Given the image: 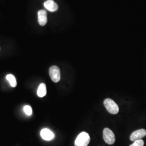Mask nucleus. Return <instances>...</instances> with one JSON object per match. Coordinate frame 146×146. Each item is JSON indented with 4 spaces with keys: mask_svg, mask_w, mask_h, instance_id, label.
<instances>
[{
    "mask_svg": "<svg viewBox=\"0 0 146 146\" xmlns=\"http://www.w3.org/2000/svg\"><path fill=\"white\" fill-rule=\"evenodd\" d=\"M90 141V137L88 134L83 131L76 137L74 145L75 146H87Z\"/></svg>",
    "mask_w": 146,
    "mask_h": 146,
    "instance_id": "obj_1",
    "label": "nucleus"
},
{
    "mask_svg": "<svg viewBox=\"0 0 146 146\" xmlns=\"http://www.w3.org/2000/svg\"><path fill=\"white\" fill-rule=\"evenodd\" d=\"M104 107L107 111L111 114H117L119 111V108L118 105L115 101L110 99H106L104 102Z\"/></svg>",
    "mask_w": 146,
    "mask_h": 146,
    "instance_id": "obj_2",
    "label": "nucleus"
},
{
    "mask_svg": "<svg viewBox=\"0 0 146 146\" xmlns=\"http://www.w3.org/2000/svg\"><path fill=\"white\" fill-rule=\"evenodd\" d=\"M49 74L50 78L54 82L57 83L61 79L60 70L58 66H52L50 67L49 70Z\"/></svg>",
    "mask_w": 146,
    "mask_h": 146,
    "instance_id": "obj_3",
    "label": "nucleus"
},
{
    "mask_svg": "<svg viewBox=\"0 0 146 146\" xmlns=\"http://www.w3.org/2000/svg\"><path fill=\"white\" fill-rule=\"evenodd\" d=\"M104 139L106 143L108 145H113L115 143V136L114 133L108 128H106L103 131Z\"/></svg>",
    "mask_w": 146,
    "mask_h": 146,
    "instance_id": "obj_4",
    "label": "nucleus"
},
{
    "mask_svg": "<svg viewBox=\"0 0 146 146\" xmlns=\"http://www.w3.org/2000/svg\"><path fill=\"white\" fill-rule=\"evenodd\" d=\"M146 135V130L144 129H141L134 131L130 136V139L131 141H137L141 140L143 137Z\"/></svg>",
    "mask_w": 146,
    "mask_h": 146,
    "instance_id": "obj_5",
    "label": "nucleus"
},
{
    "mask_svg": "<svg viewBox=\"0 0 146 146\" xmlns=\"http://www.w3.org/2000/svg\"><path fill=\"white\" fill-rule=\"evenodd\" d=\"M38 15V22L40 26H44L47 23V11L42 9L38 11L37 13Z\"/></svg>",
    "mask_w": 146,
    "mask_h": 146,
    "instance_id": "obj_6",
    "label": "nucleus"
},
{
    "mask_svg": "<svg viewBox=\"0 0 146 146\" xmlns=\"http://www.w3.org/2000/svg\"><path fill=\"white\" fill-rule=\"evenodd\" d=\"M44 7L48 11L55 12L58 11V5L53 0H47L44 3Z\"/></svg>",
    "mask_w": 146,
    "mask_h": 146,
    "instance_id": "obj_7",
    "label": "nucleus"
},
{
    "mask_svg": "<svg viewBox=\"0 0 146 146\" xmlns=\"http://www.w3.org/2000/svg\"><path fill=\"white\" fill-rule=\"evenodd\" d=\"M42 139L46 141L52 140L54 137V134L52 131L47 128H44L40 133Z\"/></svg>",
    "mask_w": 146,
    "mask_h": 146,
    "instance_id": "obj_8",
    "label": "nucleus"
},
{
    "mask_svg": "<svg viewBox=\"0 0 146 146\" xmlns=\"http://www.w3.org/2000/svg\"><path fill=\"white\" fill-rule=\"evenodd\" d=\"M47 94L46 85L44 83L40 84L37 90V95L40 98L44 97Z\"/></svg>",
    "mask_w": 146,
    "mask_h": 146,
    "instance_id": "obj_9",
    "label": "nucleus"
},
{
    "mask_svg": "<svg viewBox=\"0 0 146 146\" xmlns=\"http://www.w3.org/2000/svg\"><path fill=\"white\" fill-rule=\"evenodd\" d=\"M7 80L9 82L11 86L13 87H15L17 86V82L15 76L12 74H8L6 76Z\"/></svg>",
    "mask_w": 146,
    "mask_h": 146,
    "instance_id": "obj_10",
    "label": "nucleus"
},
{
    "mask_svg": "<svg viewBox=\"0 0 146 146\" xmlns=\"http://www.w3.org/2000/svg\"><path fill=\"white\" fill-rule=\"evenodd\" d=\"M24 112L28 116H31L32 114V109L31 107L29 106H25L23 108Z\"/></svg>",
    "mask_w": 146,
    "mask_h": 146,
    "instance_id": "obj_11",
    "label": "nucleus"
},
{
    "mask_svg": "<svg viewBox=\"0 0 146 146\" xmlns=\"http://www.w3.org/2000/svg\"><path fill=\"white\" fill-rule=\"evenodd\" d=\"M144 143H145L144 141L142 140H139L134 141V143L130 145V146H143Z\"/></svg>",
    "mask_w": 146,
    "mask_h": 146,
    "instance_id": "obj_12",
    "label": "nucleus"
}]
</instances>
